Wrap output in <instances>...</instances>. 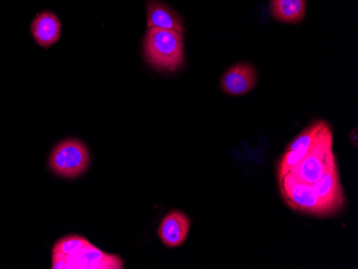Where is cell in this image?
<instances>
[{"label": "cell", "instance_id": "obj_1", "mask_svg": "<svg viewBox=\"0 0 358 269\" xmlns=\"http://www.w3.org/2000/svg\"><path fill=\"white\" fill-rule=\"evenodd\" d=\"M120 256L104 252L85 237L68 235L54 245L52 250L53 269H122Z\"/></svg>", "mask_w": 358, "mask_h": 269}, {"label": "cell", "instance_id": "obj_2", "mask_svg": "<svg viewBox=\"0 0 358 269\" xmlns=\"http://www.w3.org/2000/svg\"><path fill=\"white\" fill-rule=\"evenodd\" d=\"M144 57L158 71L175 72L184 65V35L173 30L148 28Z\"/></svg>", "mask_w": 358, "mask_h": 269}, {"label": "cell", "instance_id": "obj_3", "mask_svg": "<svg viewBox=\"0 0 358 269\" xmlns=\"http://www.w3.org/2000/svg\"><path fill=\"white\" fill-rule=\"evenodd\" d=\"M334 136L329 124L323 126L315 143L287 175L303 184H313L324 173L337 164L333 150Z\"/></svg>", "mask_w": 358, "mask_h": 269}, {"label": "cell", "instance_id": "obj_4", "mask_svg": "<svg viewBox=\"0 0 358 269\" xmlns=\"http://www.w3.org/2000/svg\"><path fill=\"white\" fill-rule=\"evenodd\" d=\"M90 156L87 147L80 140L68 138L55 146L48 166L56 175L76 178L90 166Z\"/></svg>", "mask_w": 358, "mask_h": 269}, {"label": "cell", "instance_id": "obj_5", "mask_svg": "<svg viewBox=\"0 0 358 269\" xmlns=\"http://www.w3.org/2000/svg\"><path fill=\"white\" fill-rule=\"evenodd\" d=\"M279 186L283 200L294 210L317 217L336 214L331 206L317 196L311 184L296 182L287 174L279 180Z\"/></svg>", "mask_w": 358, "mask_h": 269}, {"label": "cell", "instance_id": "obj_6", "mask_svg": "<svg viewBox=\"0 0 358 269\" xmlns=\"http://www.w3.org/2000/svg\"><path fill=\"white\" fill-rule=\"evenodd\" d=\"M257 83L255 68L248 62H238L223 73L220 85L225 94L238 97L250 92Z\"/></svg>", "mask_w": 358, "mask_h": 269}, {"label": "cell", "instance_id": "obj_7", "mask_svg": "<svg viewBox=\"0 0 358 269\" xmlns=\"http://www.w3.org/2000/svg\"><path fill=\"white\" fill-rule=\"evenodd\" d=\"M190 226V219L187 215L173 210L161 221L158 228L159 238L169 248L180 247L186 242Z\"/></svg>", "mask_w": 358, "mask_h": 269}, {"label": "cell", "instance_id": "obj_8", "mask_svg": "<svg viewBox=\"0 0 358 269\" xmlns=\"http://www.w3.org/2000/svg\"><path fill=\"white\" fill-rule=\"evenodd\" d=\"M32 39L43 49H48L60 39L62 22L53 12H40L30 24Z\"/></svg>", "mask_w": 358, "mask_h": 269}, {"label": "cell", "instance_id": "obj_9", "mask_svg": "<svg viewBox=\"0 0 358 269\" xmlns=\"http://www.w3.org/2000/svg\"><path fill=\"white\" fill-rule=\"evenodd\" d=\"M311 186L315 189L317 196L331 206L336 212L343 208L345 204V194L343 184L340 182L337 164L324 173L323 175Z\"/></svg>", "mask_w": 358, "mask_h": 269}, {"label": "cell", "instance_id": "obj_10", "mask_svg": "<svg viewBox=\"0 0 358 269\" xmlns=\"http://www.w3.org/2000/svg\"><path fill=\"white\" fill-rule=\"evenodd\" d=\"M148 28L173 30L184 35V23L182 17L160 0H150L148 3Z\"/></svg>", "mask_w": 358, "mask_h": 269}, {"label": "cell", "instance_id": "obj_11", "mask_svg": "<svg viewBox=\"0 0 358 269\" xmlns=\"http://www.w3.org/2000/svg\"><path fill=\"white\" fill-rule=\"evenodd\" d=\"M306 0H271V12L277 21L296 24L305 17Z\"/></svg>", "mask_w": 358, "mask_h": 269}, {"label": "cell", "instance_id": "obj_12", "mask_svg": "<svg viewBox=\"0 0 358 269\" xmlns=\"http://www.w3.org/2000/svg\"><path fill=\"white\" fill-rule=\"evenodd\" d=\"M327 124V122H324V120H319V122H313L310 126H308L294 140H292L287 146V150H291V152L306 150V152H308L310 150L313 144L315 143V138H317L320 132L323 129V126Z\"/></svg>", "mask_w": 358, "mask_h": 269}, {"label": "cell", "instance_id": "obj_13", "mask_svg": "<svg viewBox=\"0 0 358 269\" xmlns=\"http://www.w3.org/2000/svg\"><path fill=\"white\" fill-rule=\"evenodd\" d=\"M352 133L354 134L353 138L351 136V142H353L354 146H357V129H354Z\"/></svg>", "mask_w": 358, "mask_h": 269}]
</instances>
